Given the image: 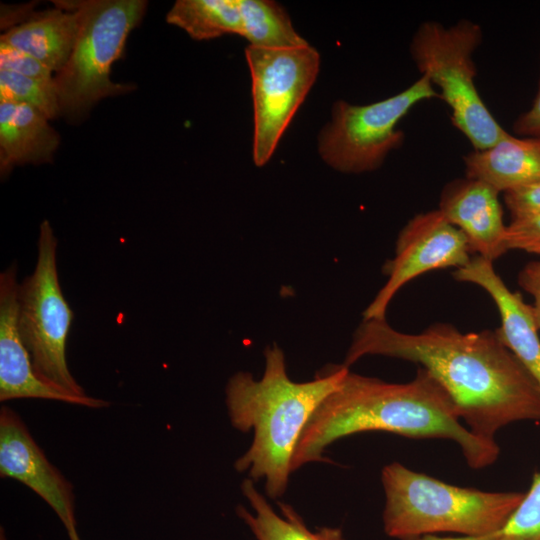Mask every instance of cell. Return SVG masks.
<instances>
[{
    "label": "cell",
    "instance_id": "1",
    "mask_svg": "<svg viewBox=\"0 0 540 540\" xmlns=\"http://www.w3.org/2000/svg\"><path fill=\"white\" fill-rule=\"evenodd\" d=\"M367 355L419 364L449 395L465 426L487 440L511 423L540 422V388L496 330L463 333L438 323L410 334L385 319L363 320L343 364L349 368Z\"/></svg>",
    "mask_w": 540,
    "mask_h": 540
},
{
    "label": "cell",
    "instance_id": "2",
    "mask_svg": "<svg viewBox=\"0 0 540 540\" xmlns=\"http://www.w3.org/2000/svg\"><path fill=\"white\" fill-rule=\"evenodd\" d=\"M362 432H388L414 439H446L461 449L473 469L493 464L496 441L472 433L442 386L423 368L406 383H390L347 371L340 386L308 422L294 453L292 471L326 462L329 445Z\"/></svg>",
    "mask_w": 540,
    "mask_h": 540
},
{
    "label": "cell",
    "instance_id": "3",
    "mask_svg": "<svg viewBox=\"0 0 540 540\" xmlns=\"http://www.w3.org/2000/svg\"><path fill=\"white\" fill-rule=\"evenodd\" d=\"M264 358L260 379L248 372L229 379L226 405L232 426L253 432L252 443L236 460L235 469L254 482L264 480L267 496L276 499L287 489L294 453L308 422L349 368L331 365L311 381L295 382L277 344L265 348Z\"/></svg>",
    "mask_w": 540,
    "mask_h": 540
},
{
    "label": "cell",
    "instance_id": "4",
    "mask_svg": "<svg viewBox=\"0 0 540 540\" xmlns=\"http://www.w3.org/2000/svg\"><path fill=\"white\" fill-rule=\"evenodd\" d=\"M381 482L383 528L400 540L436 533L471 539L491 535L504 526L524 496L451 485L398 462L382 469Z\"/></svg>",
    "mask_w": 540,
    "mask_h": 540
},
{
    "label": "cell",
    "instance_id": "5",
    "mask_svg": "<svg viewBox=\"0 0 540 540\" xmlns=\"http://www.w3.org/2000/svg\"><path fill=\"white\" fill-rule=\"evenodd\" d=\"M80 14L73 50L54 75L60 116L77 118L99 100L126 93L131 85L110 79L113 62L124 51L129 33L142 19L144 0L67 1Z\"/></svg>",
    "mask_w": 540,
    "mask_h": 540
},
{
    "label": "cell",
    "instance_id": "6",
    "mask_svg": "<svg viewBox=\"0 0 540 540\" xmlns=\"http://www.w3.org/2000/svg\"><path fill=\"white\" fill-rule=\"evenodd\" d=\"M482 36L480 25L471 20L461 19L448 27L427 20L418 26L410 43L415 65L439 88V97L451 110L453 125L474 150L487 149L509 136L475 85L473 54Z\"/></svg>",
    "mask_w": 540,
    "mask_h": 540
},
{
    "label": "cell",
    "instance_id": "7",
    "mask_svg": "<svg viewBox=\"0 0 540 540\" xmlns=\"http://www.w3.org/2000/svg\"><path fill=\"white\" fill-rule=\"evenodd\" d=\"M439 97L427 76L421 75L401 92L366 105L344 100L334 103L331 119L318 136V152L333 169L350 174L379 168L398 149L404 133L401 119L418 103Z\"/></svg>",
    "mask_w": 540,
    "mask_h": 540
},
{
    "label": "cell",
    "instance_id": "8",
    "mask_svg": "<svg viewBox=\"0 0 540 540\" xmlns=\"http://www.w3.org/2000/svg\"><path fill=\"white\" fill-rule=\"evenodd\" d=\"M56 238L47 220L40 226L34 272L18 290V328L38 376L74 396L86 397L66 362L73 313L58 281Z\"/></svg>",
    "mask_w": 540,
    "mask_h": 540
},
{
    "label": "cell",
    "instance_id": "9",
    "mask_svg": "<svg viewBox=\"0 0 540 540\" xmlns=\"http://www.w3.org/2000/svg\"><path fill=\"white\" fill-rule=\"evenodd\" d=\"M253 104L252 157L264 166L313 86L320 55L310 44L283 49L248 45Z\"/></svg>",
    "mask_w": 540,
    "mask_h": 540
},
{
    "label": "cell",
    "instance_id": "10",
    "mask_svg": "<svg viewBox=\"0 0 540 540\" xmlns=\"http://www.w3.org/2000/svg\"><path fill=\"white\" fill-rule=\"evenodd\" d=\"M464 235L437 209L414 216L399 233L393 259L383 272L387 281L363 313V320L385 319L396 293L412 279L428 271L460 268L471 257Z\"/></svg>",
    "mask_w": 540,
    "mask_h": 540
},
{
    "label": "cell",
    "instance_id": "11",
    "mask_svg": "<svg viewBox=\"0 0 540 540\" xmlns=\"http://www.w3.org/2000/svg\"><path fill=\"white\" fill-rule=\"evenodd\" d=\"M0 474L25 484L57 514L67 533L77 530L72 485L48 461L22 419L0 411Z\"/></svg>",
    "mask_w": 540,
    "mask_h": 540
},
{
    "label": "cell",
    "instance_id": "12",
    "mask_svg": "<svg viewBox=\"0 0 540 540\" xmlns=\"http://www.w3.org/2000/svg\"><path fill=\"white\" fill-rule=\"evenodd\" d=\"M16 265L0 275V400L39 398L103 408L107 401L78 397L42 380L36 373L18 328Z\"/></svg>",
    "mask_w": 540,
    "mask_h": 540
},
{
    "label": "cell",
    "instance_id": "13",
    "mask_svg": "<svg viewBox=\"0 0 540 540\" xmlns=\"http://www.w3.org/2000/svg\"><path fill=\"white\" fill-rule=\"evenodd\" d=\"M499 192L489 184L465 177L443 188L438 210L466 238L470 251L494 261L508 251L507 225Z\"/></svg>",
    "mask_w": 540,
    "mask_h": 540
},
{
    "label": "cell",
    "instance_id": "14",
    "mask_svg": "<svg viewBox=\"0 0 540 540\" xmlns=\"http://www.w3.org/2000/svg\"><path fill=\"white\" fill-rule=\"evenodd\" d=\"M453 277L473 283L490 295L500 314L501 325L496 329L499 338L540 388V337L531 305L520 293L508 288L496 273L493 262L478 255L457 268Z\"/></svg>",
    "mask_w": 540,
    "mask_h": 540
},
{
    "label": "cell",
    "instance_id": "15",
    "mask_svg": "<svg viewBox=\"0 0 540 540\" xmlns=\"http://www.w3.org/2000/svg\"><path fill=\"white\" fill-rule=\"evenodd\" d=\"M57 8L43 11L11 26L0 37L4 42L58 72L68 60L77 39L80 14L67 1H55Z\"/></svg>",
    "mask_w": 540,
    "mask_h": 540
},
{
    "label": "cell",
    "instance_id": "16",
    "mask_svg": "<svg viewBox=\"0 0 540 540\" xmlns=\"http://www.w3.org/2000/svg\"><path fill=\"white\" fill-rule=\"evenodd\" d=\"M39 110L21 103L0 101V170L15 165L50 162L60 143L58 133Z\"/></svg>",
    "mask_w": 540,
    "mask_h": 540
},
{
    "label": "cell",
    "instance_id": "17",
    "mask_svg": "<svg viewBox=\"0 0 540 540\" xmlns=\"http://www.w3.org/2000/svg\"><path fill=\"white\" fill-rule=\"evenodd\" d=\"M466 177L481 180L499 193L540 181V140L511 134L495 145L463 157Z\"/></svg>",
    "mask_w": 540,
    "mask_h": 540
},
{
    "label": "cell",
    "instance_id": "18",
    "mask_svg": "<svg viewBox=\"0 0 540 540\" xmlns=\"http://www.w3.org/2000/svg\"><path fill=\"white\" fill-rule=\"evenodd\" d=\"M241 490L252 512L238 506L237 515L256 540H345L340 528L322 527L311 531L289 504L279 503L280 513H277L250 478L242 482Z\"/></svg>",
    "mask_w": 540,
    "mask_h": 540
},
{
    "label": "cell",
    "instance_id": "19",
    "mask_svg": "<svg viewBox=\"0 0 540 540\" xmlns=\"http://www.w3.org/2000/svg\"><path fill=\"white\" fill-rule=\"evenodd\" d=\"M166 21L196 40L225 34L242 36L239 0H178L167 13Z\"/></svg>",
    "mask_w": 540,
    "mask_h": 540
},
{
    "label": "cell",
    "instance_id": "20",
    "mask_svg": "<svg viewBox=\"0 0 540 540\" xmlns=\"http://www.w3.org/2000/svg\"><path fill=\"white\" fill-rule=\"evenodd\" d=\"M242 36L250 46L295 48L309 43L293 27L283 6L271 0H239Z\"/></svg>",
    "mask_w": 540,
    "mask_h": 540
},
{
    "label": "cell",
    "instance_id": "21",
    "mask_svg": "<svg viewBox=\"0 0 540 540\" xmlns=\"http://www.w3.org/2000/svg\"><path fill=\"white\" fill-rule=\"evenodd\" d=\"M0 101L29 105L49 120L60 116L54 81L46 82L0 69Z\"/></svg>",
    "mask_w": 540,
    "mask_h": 540
},
{
    "label": "cell",
    "instance_id": "22",
    "mask_svg": "<svg viewBox=\"0 0 540 540\" xmlns=\"http://www.w3.org/2000/svg\"><path fill=\"white\" fill-rule=\"evenodd\" d=\"M500 536H514L521 540H540V472H535L531 486L504 526L497 532L477 538L439 537L434 540H488Z\"/></svg>",
    "mask_w": 540,
    "mask_h": 540
},
{
    "label": "cell",
    "instance_id": "23",
    "mask_svg": "<svg viewBox=\"0 0 540 540\" xmlns=\"http://www.w3.org/2000/svg\"><path fill=\"white\" fill-rule=\"evenodd\" d=\"M0 69L46 82L54 81L53 72L39 60L4 42H0Z\"/></svg>",
    "mask_w": 540,
    "mask_h": 540
},
{
    "label": "cell",
    "instance_id": "24",
    "mask_svg": "<svg viewBox=\"0 0 540 540\" xmlns=\"http://www.w3.org/2000/svg\"><path fill=\"white\" fill-rule=\"evenodd\" d=\"M506 244L508 250L540 255V215L512 219L507 225Z\"/></svg>",
    "mask_w": 540,
    "mask_h": 540
},
{
    "label": "cell",
    "instance_id": "25",
    "mask_svg": "<svg viewBox=\"0 0 540 540\" xmlns=\"http://www.w3.org/2000/svg\"><path fill=\"white\" fill-rule=\"evenodd\" d=\"M512 219L540 215V181L504 193Z\"/></svg>",
    "mask_w": 540,
    "mask_h": 540
},
{
    "label": "cell",
    "instance_id": "26",
    "mask_svg": "<svg viewBox=\"0 0 540 540\" xmlns=\"http://www.w3.org/2000/svg\"><path fill=\"white\" fill-rule=\"evenodd\" d=\"M518 283L533 298L532 313L540 331V261L527 263L518 274Z\"/></svg>",
    "mask_w": 540,
    "mask_h": 540
},
{
    "label": "cell",
    "instance_id": "27",
    "mask_svg": "<svg viewBox=\"0 0 540 540\" xmlns=\"http://www.w3.org/2000/svg\"><path fill=\"white\" fill-rule=\"evenodd\" d=\"M513 129L521 136L540 140V79L532 106L529 110L518 116L514 122Z\"/></svg>",
    "mask_w": 540,
    "mask_h": 540
},
{
    "label": "cell",
    "instance_id": "28",
    "mask_svg": "<svg viewBox=\"0 0 540 540\" xmlns=\"http://www.w3.org/2000/svg\"><path fill=\"white\" fill-rule=\"evenodd\" d=\"M488 540H521V539L514 536H500V537H495Z\"/></svg>",
    "mask_w": 540,
    "mask_h": 540
},
{
    "label": "cell",
    "instance_id": "29",
    "mask_svg": "<svg viewBox=\"0 0 540 540\" xmlns=\"http://www.w3.org/2000/svg\"><path fill=\"white\" fill-rule=\"evenodd\" d=\"M68 536H69L70 540H81L79 535H78L77 530H73V531L69 532Z\"/></svg>",
    "mask_w": 540,
    "mask_h": 540
}]
</instances>
